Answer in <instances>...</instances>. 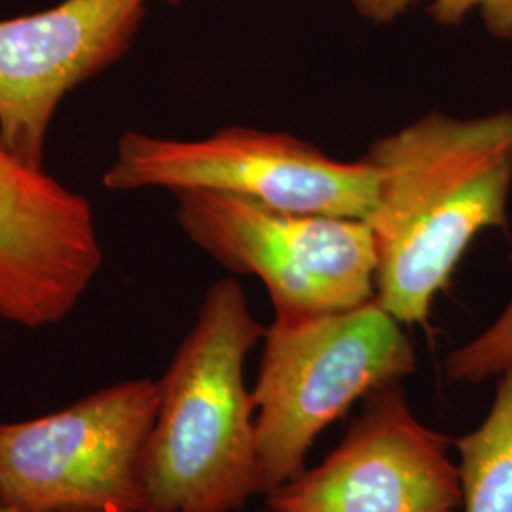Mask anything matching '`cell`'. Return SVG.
Instances as JSON below:
<instances>
[{"instance_id": "obj_5", "label": "cell", "mask_w": 512, "mask_h": 512, "mask_svg": "<svg viewBox=\"0 0 512 512\" xmlns=\"http://www.w3.org/2000/svg\"><path fill=\"white\" fill-rule=\"evenodd\" d=\"M103 184L114 192L213 190L291 213L368 220L378 173L366 158L334 160L291 133L228 126L198 141L128 131Z\"/></svg>"}, {"instance_id": "obj_6", "label": "cell", "mask_w": 512, "mask_h": 512, "mask_svg": "<svg viewBox=\"0 0 512 512\" xmlns=\"http://www.w3.org/2000/svg\"><path fill=\"white\" fill-rule=\"evenodd\" d=\"M177 222L224 268L258 277L275 313L348 310L376 296L366 220L281 211L213 190H179Z\"/></svg>"}, {"instance_id": "obj_4", "label": "cell", "mask_w": 512, "mask_h": 512, "mask_svg": "<svg viewBox=\"0 0 512 512\" xmlns=\"http://www.w3.org/2000/svg\"><path fill=\"white\" fill-rule=\"evenodd\" d=\"M158 382L101 387L52 414L0 421V505L10 512H143Z\"/></svg>"}, {"instance_id": "obj_10", "label": "cell", "mask_w": 512, "mask_h": 512, "mask_svg": "<svg viewBox=\"0 0 512 512\" xmlns=\"http://www.w3.org/2000/svg\"><path fill=\"white\" fill-rule=\"evenodd\" d=\"M456 446L465 512H512V366L501 374L488 418Z\"/></svg>"}, {"instance_id": "obj_15", "label": "cell", "mask_w": 512, "mask_h": 512, "mask_svg": "<svg viewBox=\"0 0 512 512\" xmlns=\"http://www.w3.org/2000/svg\"><path fill=\"white\" fill-rule=\"evenodd\" d=\"M262 512H277V511H274V509H270V507H268V509H266V511H262Z\"/></svg>"}, {"instance_id": "obj_14", "label": "cell", "mask_w": 512, "mask_h": 512, "mask_svg": "<svg viewBox=\"0 0 512 512\" xmlns=\"http://www.w3.org/2000/svg\"><path fill=\"white\" fill-rule=\"evenodd\" d=\"M0 512H10V511H8V509H6V507H2V505H0Z\"/></svg>"}, {"instance_id": "obj_3", "label": "cell", "mask_w": 512, "mask_h": 512, "mask_svg": "<svg viewBox=\"0 0 512 512\" xmlns=\"http://www.w3.org/2000/svg\"><path fill=\"white\" fill-rule=\"evenodd\" d=\"M253 401L262 494L306 471L311 444L370 393L416 372L404 325L376 298L348 310L275 313Z\"/></svg>"}, {"instance_id": "obj_16", "label": "cell", "mask_w": 512, "mask_h": 512, "mask_svg": "<svg viewBox=\"0 0 512 512\" xmlns=\"http://www.w3.org/2000/svg\"><path fill=\"white\" fill-rule=\"evenodd\" d=\"M71 512H90V511H71Z\"/></svg>"}, {"instance_id": "obj_8", "label": "cell", "mask_w": 512, "mask_h": 512, "mask_svg": "<svg viewBox=\"0 0 512 512\" xmlns=\"http://www.w3.org/2000/svg\"><path fill=\"white\" fill-rule=\"evenodd\" d=\"M148 0H63L0 19V141L46 169V141L67 93L128 54Z\"/></svg>"}, {"instance_id": "obj_1", "label": "cell", "mask_w": 512, "mask_h": 512, "mask_svg": "<svg viewBox=\"0 0 512 512\" xmlns=\"http://www.w3.org/2000/svg\"><path fill=\"white\" fill-rule=\"evenodd\" d=\"M368 226L376 300L404 327L427 325L463 255L482 232L505 228L512 194V110L473 118L427 112L376 139Z\"/></svg>"}, {"instance_id": "obj_9", "label": "cell", "mask_w": 512, "mask_h": 512, "mask_svg": "<svg viewBox=\"0 0 512 512\" xmlns=\"http://www.w3.org/2000/svg\"><path fill=\"white\" fill-rule=\"evenodd\" d=\"M103 260L88 198L0 141V319L33 330L61 323Z\"/></svg>"}, {"instance_id": "obj_12", "label": "cell", "mask_w": 512, "mask_h": 512, "mask_svg": "<svg viewBox=\"0 0 512 512\" xmlns=\"http://www.w3.org/2000/svg\"><path fill=\"white\" fill-rule=\"evenodd\" d=\"M512 366V296L494 323L444 361L448 382L480 384Z\"/></svg>"}, {"instance_id": "obj_7", "label": "cell", "mask_w": 512, "mask_h": 512, "mask_svg": "<svg viewBox=\"0 0 512 512\" xmlns=\"http://www.w3.org/2000/svg\"><path fill=\"white\" fill-rule=\"evenodd\" d=\"M266 495L277 512H456L463 505L450 439L416 418L401 384L370 393L329 458Z\"/></svg>"}, {"instance_id": "obj_13", "label": "cell", "mask_w": 512, "mask_h": 512, "mask_svg": "<svg viewBox=\"0 0 512 512\" xmlns=\"http://www.w3.org/2000/svg\"><path fill=\"white\" fill-rule=\"evenodd\" d=\"M167 4H173V6H177V4H181V2H184V0H165Z\"/></svg>"}, {"instance_id": "obj_2", "label": "cell", "mask_w": 512, "mask_h": 512, "mask_svg": "<svg viewBox=\"0 0 512 512\" xmlns=\"http://www.w3.org/2000/svg\"><path fill=\"white\" fill-rule=\"evenodd\" d=\"M234 279L209 287L198 317L158 380L143 459V512H236L262 494L247 355L264 338Z\"/></svg>"}, {"instance_id": "obj_11", "label": "cell", "mask_w": 512, "mask_h": 512, "mask_svg": "<svg viewBox=\"0 0 512 512\" xmlns=\"http://www.w3.org/2000/svg\"><path fill=\"white\" fill-rule=\"evenodd\" d=\"M421 0H351L355 12L374 25H389ZM478 14L484 29L512 42V0H431L429 14L439 25H461L469 14Z\"/></svg>"}]
</instances>
